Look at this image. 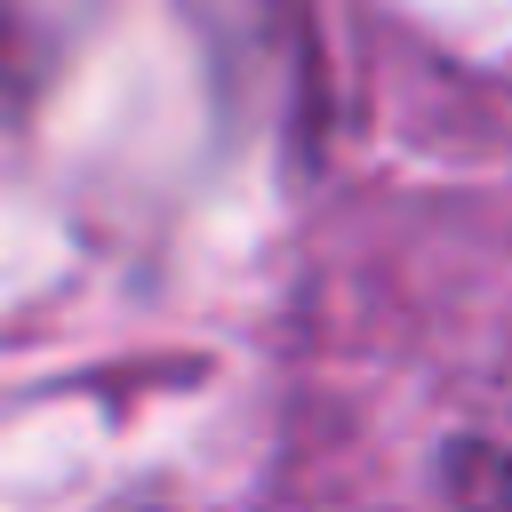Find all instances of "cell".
<instances>
[{
	"instance_id": "6da1fadb",
	"label": "cell",
	"mask_w": 512,
	"mask_h": 512,
	"mask_svg": "<svg viewBox=\"0 0 512 512\" xmlns=\"http://www.w3.org/2000/svg\"><path fill=\"white\" fill-rule=\"evenodd\" d=\"M72 32V0H0V120L40 96Z\"/></svg>"
}]
</instances>
